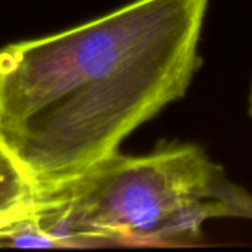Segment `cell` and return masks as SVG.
Here are the masks:
<instances>
[{
    "instance_id": "1",
    "label": "cell",
    "mask_w": 252,
    "mask_h": 252,
    "mask_svg": "<svg viewBox=\"0 0 252 252\" xmlns=\"http://www.w3.org/2000/svg\"><path fill=\"white\" fill-rule=\"evenodd\" d=\"M210 0H133L0 49V143L40 192L118 152L189 90Z\"/></svg>"
},
{
    "instance_id": "2",
    "label": "cell",
    "mask_w": 252,
    "mask_h": 252,
    "mask_svg": "<svg viewBox=\"0 0 252 252\" xmlns=\"http://www.w3.org/2000/svg\"><path fill=\"white\" fill-rule=\"evenodd\" d=\"M30 219L55 247H193L210 220H252V195L199 145L162 142L145 155L117 152L40 192Z\"/></svg>"
},
{
    "instance_id": "3",
    "label": "cell",
    "mask_w": 252,
    "mask_h": 252,
    "mask_svg": "<svg viewBox=\"0 0 252 252\" xmlns=\"http://www.w3.org/2000/svg\"><path fill=\"white\" fill-rule=\"evenodd\" d=\"M38 190L0 143V229L31 214Z\"/></svg>"
},
{
    "instance_id": "4",
    "label": "cell",
    "mask_w": 252,
    "mask_h": 252,
    "mask_svg": "<svg viewBox=\"0 0 252 252\" xmlns=\"http://www.w3.org/2000/svg\"><path fill=\"white\" fill-rule=\"evenodd\" d=\"M248 114L252 118V81L251 86H250V93H248Z\"/></svg>"
}]
</instances>
